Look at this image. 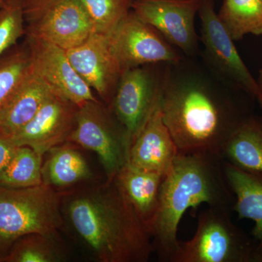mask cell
I'll return each mask as SVG.
<instances>
[{
  "label": "cell",
  "mask_w": 262,
  "mask_h": 262,
  "mask_svg": "<svg viewBox=\"0 0 262 262\" xmlns=\"http://www.w3.org/2000/svg\"><path fill=\"white\" fill-rule=\"evenodd\" d=\"M108 37L123 72L151 63L176 64L181 60L173 46L134 12H129Z\"/></svg>",
  "instance_id": "52a82bcc"
},
{
  "label": "cell",
  "mask_w": 262,
  "mask_h": 262,
  "mask_svg": "<svg viewBox=\"0 0 262 262\" xmlns=\"http://www.w3.org/2000/svg\"><path fill=\"white\" fill-rule=\"evenodd\" d=\"M198 13L201 20L202 42L210 59L224 75L256 98L257 80L245 64L233 39L215 13L213 0H203Z\"/></svg>",
  "instance_id": "4fadbf2b"
},
{
  "label": "cell",
  "mask_w": 262,
  "mask_h": 262,
  "mask_svg": "<svg viewBox=\"0 0 262 262\" xmlns=\"http://www.w3.org/2000/svg\"><path fill=\"white\" fill-rule=\"evenodd\" d=\"M69 253L56 233H32L15 241L3 261L8 262H63Z\"/></svg>",
  "instance_id": "44dd1931"
},
{
  "label": "cell",
  "mask_w": 262,
  "mask_h": 262,
  "mask_svg": "<svg viewBox=\"0 0 262 262\" xmlns=\"http://www.w3.org/2000/svg\"><path fill=\"white\" fill-rule=\"evenodd\" d=\"M57 0H32V15L33 17L40 13L42 10L48 8L52 3H55Z\"/></svg>",
  "instance_id": "83f0119b"
},
{
  "label": "cell",
  "mask_w": 262,
  "mask_h": 262,
  "mask_svg": "<svg viewBox=\"0 0 262 262\" xmlns=\"http://www.w3.org/2000/svg\"><path fill=\"white\" fill-rule=\"evenodd\" d=\"M226 179L235 195L234 210L239 219L252 220L253 233L259 241L256 257L262 253V178L224 161Z\"/></svg>",
  "instance_id": "ffe728a7"
},
{
  "label": "cell",
  "mask_w": 262,
  "mask_h": 262,
  "mask_svg": "<svg viewBox=\"0 0 262 262\" xmlns=\"http://www.w3.org/2000/svg\"><path fill=\"white\" fill-rule=\"evenodd\" d=\"M42 155L29 146H18L9 163L0 172V186L28 188L42 184Z\"/></svg>",
  "instance_id": "603a6c76"
},
{
  "label": "cell",
  "mask_w": 262,
  "mask_h": 262,
  "mask_svg": "<svg viewBox=\"0 0 262 262\" xmlns=\"http://www.w3.org/2000/svg\"><path fill=\"white\" fill-rule=\"evenodd\" d=\"M165 176L134 168L128 163L116 176L129 203L148 231L158 209Z\"/></svg>",
  "instance_id": "d6986e66"
},
{
  "label": "cell",
  "mask_w": 262,
  "mask_h": 262,
  "mask_svg": "<svg viewBox=\"0 0 262 262\" xmlns=\"http://www.w3.org/2000/svg\"><path fill=\"white\" fill-rule=\"evenodd\" d=\"M17 147L11 136L0 130V172L9 163Z\"/></svg>",
  "instance_id": "4316f807"
},
{
  "label": "cell",
  "mask_w": 262,
  "mask_h": 262,
  "mask_svg": "<svg viewBox=\"0 0 262 262\" xmlns=\"http://www.w3.org/2000/svg\"><path fill=\"white\" fill-rule=\"evenodd\" d=\"M24 32L23 8L10 4L0 10V57L14 46Z\"/></svg>",
  "instance_id": "484cf974"
},
{
  "label": "cell",
  "mask_w": 262,
  "mask_h": 262,
  "mask_svg": "<svg viewBox=\"0 0 262 262\" xmlns=\"http://www.w3.org/2000/svg\"><path fill=\"white\" fill-rule=\"evenodd\" d=\"M53 93L31 68L9 101L0 110V130L10 136L14 135L32 120Z\"/></svg>",
  "instance_id": "e0dca14e"
},
{
  "label": "cell",
  "mask_w": 262,
  "mask_h": 262,
  "mask_svg": "<svg viewBox=\"0 0 262 262\" xmlns=\"http://www.w3.org/2000/svg\"><path fill=\"white\" fill-rule=\"evenodd\" d=\"M31 68L29 51L15 52L0 61V110L9 101Z\"/></svg>",
  "instance_id": "d4e9b609"
},
{
  "label": "cell",
  "mask_w": 262,
  "mask_h": 262,
  "mask_svg": "<svg viewBox=\"0 0 262 262\" xmlns=\"http://www.w3.org/2000/svg\"><path fill=\"white\" fill-rule=\"evenodd\" d=\"M89 14L94 32L110 35L129 13L134 0H79Z\"/></svg>",
  "instance_id": "cb8c5ba5"
},
{
  "label": "cell",
  "mask_w": 262,
  "mask_h": 262,
  "mask_svg": "<svg viewBox=\"0 0 262 262\" xmlns=\"http://www.w3.org/2000/svg\"><path fill=\"white\" fill-rule=\"evenodd\" d=\"M218 15L234 41L262 36V0H224Z\"/></svg>",
  "instance_id": "7402d4cb"
},
{
  "label": "cell",
  "mask_w": 262,
  "mask_h": 262,
  "mask_svg": "<svg viewBox=\"0 0 262 262\" xmlns=\"http://www.w3.org/2000/svg\"><path fill=\"white\" fill-rule=\"evenodd\" d=\"M163 84L141 67L122 73L108 107L125 131L130 145L161 96Z\"/></svg>",
  "instance_id": "ba28073f"
},
{
  "label": "cell",
  "mask_w": 262,
  "mask_h": 262,
  "mask_svg": "<svg viewBox=\"0 0 262 262\" xmlns=\"http://www.w3.org/2000/svg\"><path fill=\"white\" fill-rule=\"evenodd\" d=\"M61 194L41 184L28 188L0 186V256L15 241L32 233H56L62 228Z\"/></svg>",
  "instance_id": "277c9868"
},
{
  "label": "cell",
  "mask_w": 262,
  "mask_h": 262,
  "mask_svg": "<svg viewBox=\"0 0 262 262\" xmlns=\"http://www.w3.org/2000/svg\"><path fill=\"white\" fill-rule=\"evenodd\" d=\"M69 237L97 262H146L154 252L147 227L115 178L61 194Z\"/></svg>",
  "instance_id": "6da1fadb"
},
{
  "label": "cell",
  "mask_w": 262,
  "mask_h": 262,
  "mask_svg": "<svg viewBox=\"0 0 262 262\" xmlns=\"http://www.w3.org/2000/svg\"><path fill=\"white\" fill-rule=\"evenodd\" d=\"M256 259H261L262 261V253H260L259 255H258L257 257H256Z\"/></svg>",
  "instance_id": "f546056e"
},
{
  "label": "cell",
  "mask_w": 262,
  "mask_h": 262,
  "mask_svg": "<svg viewBox=\"0 0 262 262\" xmlns=\"http://www.w3.org/2000/svg\"><path fill=\"white\" fill-rule=\"evenodd\" d=\"M221 158L262 178V122L253 117L241 119L227 138Z\"/></svg>",
  "instance_id": "ac0fdd59"
},
{
  "label": "cell",
  "mask_w": 262,
  "mask_h": 262,
  "mask_svg": "<svg viewBox=\"0 0 262 262\" xmlns=\"http://www.w3.org/2000/svg\"><path fill=\"white\" fill-rule=\"evenodd\" d=\"M257 82L258 84V91L257 95H256V98L258 100V102H259L262 106V70H260Z\"/></svg>",
  "instance_id": "f1b7e54d"
},
{
  "label": "cell",
  "mask_w": 262,
  "mask_h": 262,
  "mask_svg": "<svg viewBox=\"0 0 262 262\" xmlns=\"http://www.w3.org/2000/svg\"><path fill=\"white\" fill-rule=\"evenodd\" d=\"M34 19L29 35L64 51L80 46L94 32L91 18L79 0H57Z\"/></svg>",
  "instance_id": "5bb4252c"
},
{
  "label": "cell",
  "mask_w": 262,
  "mask_h": 262,
  "mask_svg": "<svg viewBox=\"0 0 262 262\" xmlns=\"http://www.w3.org/2000/svg\"><path fill=\"white\" fill-rule=\"evenodd\" d=\"M203 0H134V13L186 54L195 51L194 19Z\"/></svg>",
  "instance_id": "9c48e42d"
},
{
  "label": "cell",
  "mask_w": 262,
  "mask_h": 262,
  "mask_svg": "<svg viewBox=\"0 0 262 262\" xmlns=\"http://www.w3.org/2000/svg\"><path fill=\"white\" fill-rule=\"evenodd\" d=\"M69 141L98 157L105 178H115L128 163L130 142L108 106L89 101L78 107L76 125Z\"/></svg>",
  "instance_id": "8992f818"
},
{
  "label": "cell",
  "mask_w": 262,
  "mask_h": 262,
  "mask_svg": "<svg viewBox=\"0 0 262 262\" xmlns=\"http://www.w3.org/2000/svg\"><path fill=\"white\" fill-rule=\"evenodd\" d=\"M253 258L251 245L232 223L227 208L208 206L198 215L192 238L179 241L169 262H246Z\"/></svg>",
  "instance_id": "5b68a950"
},
{
  "label": "cell",
  "mask_w": 262,
  "mask_h": 262,
  "mask_svg": "<svg viewBox=\"0 0 262 262\" xmlns=\"http://www.w3.org/2000/svg\"><path fill=\"white\" fill-rule=\"evenodd\" d=\"M3 5V0H0V8H2V6Z\"/></svg>",
  "instance_id": "4dcf8cb0"
},
{
  "label": "cell",
  "mask_w": 262,
  "mask_h": 262,
  "mask_svg": "<svg viewBox=\"0 0 262 262\" xmlns=\"http://www.w3.org/2000/svg\"><path fill=\"white\" fill-rule=\"evenodd\" d=\"M65 51L81 78L110 106L123 72L108 35L94 32L80 46Z\"/></svg>",
  "instance_id": "8fae6325"
},
{
  "label": "cell",
  "mask_w": 262,
  "mask_h": 262,
  "mask_svg": "<svg viewBox=\"0 0 262 262\" xmlns=\"http://www.w3.org/2000/svg\"><path fill=\"white\" fill-rule=\"evenodd\" d=\"M32 68L55 94L76 106L98 100L78 75L62 48L29 35Z\"/></svg>",
  "instance_id": "30bf717a"
},
{
  "label": "cell",
  "mask_w": 262,
  "mask_h": 262,
  "mask_svg": "<svg viewBox=\"0 0 262 262\" xmlns=\"http://www.w3.org/2000/svg\"><path fill=\"white\" fill-rule=\"evenodd\" d=\"M163 121L180 153L208 152L221 157L237 122L233 104L195 81L163 84Z\"/></svg>",
  "instance_id": "3957f363"
},
{
  "label": "cell",
  "mask_w": 262,
  "mask_h": 262,
  "mask_svg": "<svg viewBox=\"0 0 262 262\" xmlns=\"http://www.w3.org/2000/svg\"><path fill=\"white\" fill-rule=\"evenodd\" d=\"M83 150L67 141L48 151L43 155L42 184L62 194L101 180Z\"/></svg>",
  "instance_id": "2e32d148"
},
{
  "label": "cell",
  "mask_w": 262,
  "mask_h": 262,
  "mask_svg": "<svg viewBox=\"0 0 262 262\" xmlns=\"http://www.w3.org/2000/svg\"><path fill=\"white\" fill-rule=\"evenodd\" d=\"M78 106L53 93L32 120L11 136L16 146H29L44 155L70 140Z\"/></svg>",
  "instance_id": "7c38bea8"
},
{
  "label": "cell",
  "mask_w": 262,
  "mask_h": 262,
  "mask_svg": "<svg viewBox=\"0 0 262 262\" xmlns=\"http://www.w3.org/2000/svg\"><path fill=\"white\" fill-rule=\"evenodd\" d=\"M3 261V258H2L1 256H0V261Z\"/></svg>",
  "instance_id": "1f68e13d"
},
{
  "label": "cell",
  "mask_w": 262,
  "mask_h": 262,
  "mask_svg": "<svg viewBox=\"0 0 262 262\" xmlns=\"http://www.w3.org/2000/svg\"><path fill=\"white\" fill-rule=\"evenodd\" d=\"M230 190L220 156L179 152L163 179L158 209L149 228L160 259L169 262L178 247L179 223L188 209L204 203L228 208Z\"/></svg>",
  "instance_id": "7a4b0ae2"
},
{
  "label": "cell",
  "mask_w": 262,
  "mask_h": 262,
  "mask_svg": "<svg viewBox=\"0 0 262 262\" xmlns=\"http://www.w3.org/2000/svg\"><path fill=\"white\" fill-rule=\"evenodd\" d=\"M160 101L161 96L131 143L128 164L140 170L166 175L179 151L163 121Z\"/></svg>",
  "instance_id": "9a60e30c"
}]
</instances>
